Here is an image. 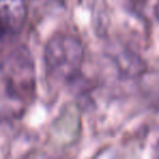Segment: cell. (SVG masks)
Returning a JSON list of instances; mask_svg holds the SVG:
<instances>
[{
	"instance_id": "cell-4",
	"label": "cell",
	"mask_w": 159,
	"mask_h": 159,
	"mask_svg": "<svg viewBox=\"0 0 159 159\" xmlns=\"http://www.w3.org/2000/svg\"><path fill=\"white\" fill-rule=\"evenodd\" d=\"M132 1H134V2H145L146 0H132Z\"/></svg>"
},
{
	"instance_id": "cell-2",
	"label": "cell",
	"mask_w": 159,
	"mask_h": 159,
	"mask_svg": "<svg viewBox=\"0 0 159 159\" xmlns=\"http://www.w3.org/2000/svg\"><path fill=\"white\" fill-rule=\"evenodd\" d=\"M2 72L10 97L22 102L33 99L36 89L35 66L25 47L16 48L9 53L3 62Z\"/></svg>"
},
{
	"instance_id": "cell-1",
	"label": "cell",
	"mask_w": 159,
	"mask_h": 159,
	"mask_svg": "<svg viewBox=\"0 0 159 159\" xmlns=\"http://www.w3.org/2000/svg\"><path fill=\"white\" fill-rule=\"evenodd\" d=\"M45 66L56 81H72L82 69L84 48L79 38L71 34L57 33L45 46Z\"/></svg>"
},
{
	"instance_id": "cell-3",
	"label": "cell",
	"mask_w": 159,
	"mask_h": 159,
	"mask_svg": "<svg viewBox=\"0 0 159 159\" xmlns=\"http://www.w3.org/2000/svg\"><path fill=\"white\" fill-rule=\"evenodd\" d=\"M26 16L25 0H0V39L21 33Z\"/></svg>"
}]
</instances>
